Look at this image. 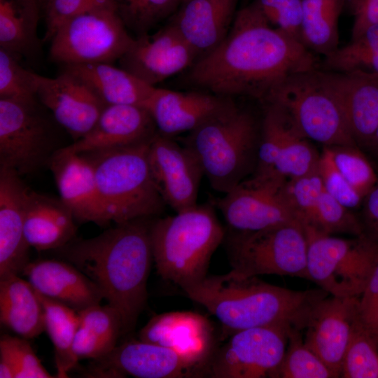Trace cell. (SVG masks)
<instances>
[{"mask_svg":"<svg viewBox=\"0 0 378 378\" xmlns=\"http://www.w3.org/2000/svg\"><path fill=\"white\" fill-rule=\"evenodd\" d=\"M315 64L309 49L271 25L254 3L241 9L224 39L195 62L189 80L217 95L267 102L288 78Z\"/></svg>","mask_w":378,"mask_h":378,"instance_id":"cell-1","label":"cell"},{"mask_svg":"<svg viewBox=\"0 0 378 378\" xmlns=\"http://www.w3.org/2000/svg\"><path fill=\"white\" fill-rule=\"evenodd\" d=\"M153 218L115 224L90 239H74L56 249L85 274L118 313L122 335L133 330L147 301V281L153 260Z\"/></svg>","mask_w":378,"mask_h":378,"instance_id":"cell-2","label":"cell"},{"mask_svg":"<svg viewBox=\"0 0 378 378\" xmlns=\"http://www.w3.org/2000/svg\"><path fill=\"white\" fill-rule=\"evenodd\" d=\"M206 308L230 335L258 327L296 328L304 330L314 305L329 294L321 288L294 290L245 276L233 270L206 276L183 290Z\"/></svg>","mask_w":378,"mask_h":378,"instance_id":"cell-3","label":"cell"},{"mask_svg":"<svg viewBox=\"0 0 378 378\" xmlns=\"http://www.w3.org/2000/svg\"><path fill=\"white\" fill-rule=\"evenodd\" d=\"M225 235L214 209L207 204L153 219L150 237L158 274L183 290L202 281Z\"/></svg>","mask_w":378,"mask_h":378,"instance_id":"cell-4","label":"cell"},{"mask_svg":"<svg viewBox=\"0 0 378 378\" xmlns=\"http://www.w3.org/2000/svg\"><path fill=\"white\" fill-rule=\"evenodd\" d=\"M260 125L232 101L189 132L184 141L212 188L223 194L252 175L257 163Z\"/></svg>","mask_w":378,"mask_h":378,"instance_id":"cell-5","label":"cell"},{"mask_svg":"<svg viewBox=\"0 0 378 378\" xmlns=\"http://www.w3.org/2000/svg\"><path fill=\"white\" fill-rule=\"evenodd\" d=\"M150 141L83 154L93 165L108 223L153 218L163 211L166 204L149 164Z\"/></svg>","mask_w":378,"mask_h":378,"instance_id":"cell-6","label":"cell"},{"mask_svg":"<svg viewBox=\"0 0 378 378\" xmlns=\"http://www.w3.org/2000/svg\"><path fill=\"white\" fill-rule=\"evenodd\" d=\"M267 103L280 107L300 134L323 147L357 146L321 71L314 69L290 76Z\"/></svg>","mask_w":378,"mask_h":378,"instance_id":"cell-7","label":"cell"},{"mask_svg":"<svg viewBox=\"0 0 378 378\" xmlns=\"http://www.w3.org/2000/svg\"><path fill=\"white\" fill-rule=\"evenodd\" d=\"M115 0H99L62 23L50 40L49 58L60 65L119 60L134 41Z\"/></svg>","mask_w":378,"mask_h":378,"instance_id":"cell-8","label":"cell"},{"mask_svg":"<svg viewBox=\"0 0 378 378\" xmlns=\"http://www.w3.org/2000/svg\"><path fill=\"white\" fill-rule=\"evenodd\" d=\"M309 280L335 297H359L378 262V242L363 234L352 239L304 227Z\"/></svg>","mask_w":378,"mask_h":378,"instance_id":"cell-9","label":"cell"},{"mask_svg":"<svg viewBox=\"0 0 378 378\" xmlns=\"http://www.w3.org/2000/svg\"><path fill=\"white\" fill-rule=\"evenodd\" d=\"M226 241L232 270L241 275L275 274L309 280L307 239L300 223L252 232L232 231Z\"/></svg>","mask_w":378,"mask_h":378,"instance_id":"cell-10","label":"cell"},{"mask_svg":"<svg viewBox=\"0 0 378 378\" xmlns=\"http://www.w3.org/2000/svg\"><path fill=\"white\" fill-rule=\"evenodd\" d=\"M44 108L38 99H0V168L22 176L48 164L58 149L55 148V120Z\"/></svg>","mask_w":378,"mask_h":378,"instance_id":"cell-11","label":"cell"},{"mask_svg":"<svg viewBox=\"0 0 378 378\" xmlns=\"http://www.w3.org/2000/svg\"><path fill=\"white\" fill-rule=\"evenodd\" d=\"M287 181L276 174H253L218 199L216 204L234 232L301 224L287 194Z\"/></svg>","mask_w":378,"mask_h":378,"instance_id":"cell-12","label":"cell"},{"mask_svg":"<svg viewBox=\"0 0 378 378\" xmlns=\"http://www.w3.org/2000/svg\"><path fill=\"white\" fill-rule=\"evenodd\" d=\"M290 328L258 327L232 334L223 346L214 351L206 375L214 378H274L287 347Z\"/></svg>","mask_w":378,"mask_h":378,"instance_id":"cell-13","label":"cell"},{"mask_svg":"<svg viewBox=\"0 0 378 378\" xmlns=\"http://www.w3.org/2000/svg\"><path fill=\"white\" fill-rule=\"evenodd\" d=\"M91 371L97 377L184 378L206 375V368L178 352L142 340L127 341L94 360Z\"/></svg>","mask_w":378,"mask_h":378,"instance_id":"cell-14","label":"cell"},{"mask_svg":"<svg viewBox=\"0 0 378 378\" xmlns=\"http://www.w3.org/2000/svg\"><path fill=\"white\" fill-rule=\"evenodd\" d=\"M152 176L164 203L176 213L197 204L203 171L192 153L158 132L150 143Z\"/></svg>","mask_w":378,"mask_h":378,"instance_id":"cell-15","label":"cell"},{"mask_svg":"<svg viewBox=\"0 0 378 378\" xmlns=\"http://www.w3.org/2000/svg\"><path fill=\"white\" fill-rule=\"evenodd\" d=\"M197 57L169 24L153 34H145L134 38L118 62L120 67L155 87L192 65Z\"/></svg>","mask_w":378,"mask_h":378,"instance_id":"cell-16","label":"cell"},{"mask_svg":"<svg viewBox=\"0 0 378 378\" xmlns=\"http://www.w3.org/2000/svg\"><path fill=\"white\" fill-rule=\"evenodd\" d=\"M330 296L314 305L304 329V341L335 377H340L343 356L359 316V297Z\"/></svg>","mask_w":378,"mask_h":378,"instance_id":"cell-17","label":"cell"},{"mask_svg":"<svg viewBox=\"0 0 378 378\" xmlns=\"http://www.w3.org/2000/svg\"><path fill=\"white\" fill-rule=\"evenodd\" d=\"M36 95L74 141L95 125L106 106L82 82L60 71L55 78L36 74Z\"/></svg>","mask_w":378,"mask_h":378,"instance_id":"cell-18","label":"cell"},{"mask_svg":"<svg viewBox=\"0 0 378 378\" xmlns=\"http://www.w3.org/2000/svg\"><path fill=\"white\" fill-rule=\"evenodd\" d=\"M139 340L169 348L206 368L214 354V334L210 321L191 312L155 315L141 328Z\"/></svg>","mask_w":378,"mask_h":378,"instance_id":"cell-19","label":"cell"},{"mask_svg":"<svg viewBox=\"0 0 378 378\" xmlns=\"http://www.w3.org/2000/svg\"><path fill=\"white\" fill-rule=\"evenodd\" d=\"M49 167L59 198L71 211L76 220L108 224L99 195L94 169L83 154L58 149L50 158Z\"/></svg>","mask_w":378,"mask_h":378,"instance_id":"cell-20","label":"cell"},{"mask_svg":"<svg viewBox=\"0 0 378 378\" xmlns=\"http://www.w3.org/2000/svg\"><path fill=\"white\" fill-rule=\"evenodd\" d=\"M157 133L148 110L134 105L106 106L85 136L62 148L84 154L150 141Z\"/></svg>","mask_w":378,"mask_h":378,"instance_id":"cell-21","label":"cell"},{"mask_svg":"<svg viewBox=\"0 0 378 378\" xmlns=\"http://www.w3.org/2000/svg\"><path fill=\"white\" fill-rule=\"evenodd\" d=\"M214 93L178 92L155 88L145 108L157 132L172 137L194 130L225 108L232 100Z\"/></svg>","mask_w":378,"mask_h":378,"instance_id":"cell-22","label":"cell"},{"mask_svg":"<svg viewBox=\"0 0 378 378\" xmlns=\"http://www.w3.org/2000/svg\"><path fill=\"white\" fill-rule=\"evenodd\" d=\"M321 73L341 106L354 140L368 149L378 127V75Z\"/></svg>","mask_w":378,"mask_h":378,"instance_id":"cell-23","label":"cell"},{"mask_svg":"<svg viewBox=\"0 0 378 378\" xmlns=\"http://www.w3.org/2000/svg\"><path fill=\"white\" fill-rule=\"evenodd\" d=\"M29 189L16 172L0 168V279L22 274L29 262L24 214Z\"/></svg>","mask_w":378,"mask_h":378,"instance_id":"cell-24","label":"cell"},{"mask_svg":"<svg viewBox=\"0 0 378 378\" xmlns=\"http://www.w3.org/2000/svg\"><path fill=\"white\" fill-rule=\"evenodd\" d=\"M27 281L41 295L77 312L100 304L99 287L85 274L64 260L29 261L23 270Z\"/></svg>","mask_w":378,"mask_h":378,"instance_id":"cell-25","label":"cell"},{"mask_svg":"<svg viewBox=\"0 0 378 378\" xmlns=\"http://www.w3.org/2000/svg\"><path fill=\"white\" fill-rule=\"evenodd\" d=\"M235 4L236 0H182L170 24L201 57L227 35Z\"/></svg>","mask_w":378,"mask_h":378,"instance_id":"cell-26","label":"cell"},{"mask_svg":"<svg viewBox=\"0 0 378 378\" xmlns=\"http://www.w3.org/2000/svg\"><path fill=\"white\" fill-rule=\"evenodd\" d=\"M76 219L61 199L30 190L24 214V232L30 248L56 250L76 237Z\"/></svg>","mask_w":378,"mask_h":378,"instance_id":"cell-27","label":"cell"},{"mask_svg":"<svg viewBox=\"0 0 378 378\" xmlns=\"http://www.w3.org/2000/svg\"><path fill=\"white\" fill-rule=\"evenodd\" d=\"M61 66V71L76 77L106 106L134 105L145 108L156 87L150 85L112 64L80 63Z\"/></svg>","mask_w":378,"mask_h":378,"instance_id":"cell-28","label":"cell"},{"mask_svg":"<svg viewBox=\"0 0 378 378\" xmlns=\"http://www.w3.org/2000/svg\"><path fill=\"white\" fill-rule=\"evenodd\" d=\"M0 321L26 339L38 337L45 330L44 309L38 294L19 275L0 279Z\"/></svg>","mask_w":378,"mask_h":378,"instance_id":"cell-29","label":"cell"},{"mask_svg":"<svg viewBox=\"0 0 378 378\" xmlns=\"http://www.w3.org/2000/svg\"><path fill=\"white\" fill-rule=\"evenodd\" d=\"M40 0H0V48L19 60L35 59L41 52L38 25Z\"/></svg>","mask_w":378,"mask_h":378,"instance_id":"cell-30","label":"cell"},{"mask_svg":"<svg viewBox=\"0 0 378 378\" xmlns=\"http://www.w3.org/2000/svg\"><path fill=\"white\" fill-rule=\"evenodd\" d=\"M38 294L44 309L45 330L55 348L57 377H68V372L78 363L72 352L73 342L79 326L78 312Z\"/></svg>","mask_w":378,"mask_h":378,"instance_id":"cell-31","label":"cell"},{"mask_svg":"<svg viewBox=\"0 0 378 378\" xmlns=\"http://www.w3.org/2000/svg\"><path fill=\"white\" fill-rule=\"evenodd\" d=\"M343 0H302V41L326 55L337 48L338 18Z\"/></svg>","mask_w":378,"mask_h":378,"instance_id":"cell-32","label":"cell"},{"mask_svg":"<svg viewBox=\"0 0 378 378\" xmlns=\"http://www.w3.org/2000/svg\"><path fill=\"white\" fill-rule=\"evenodd\" d=\"M341 377L378 378V337L359 316L343 356Z\"/></svg>","mask_w":378,"mask_h":378,"instance_id":"cell-33","label":"cell"},{"mask_svg":"<svg viewBox=\"0 0 378 378\" xmlns=\"http://www.w3.org/2000/svg\"><path fill=\"white\" fill-rule=\"evenodd\" d=\"M28 339L3 335L0 338L1 378H51Z\"/></svg>","mask_w":378,"mask_h":378,"instance_id":"cell-34","label":"cell"},{"mask_svg":"<svg viewBox=\"0 0 378 378\" xmlns=\"http://www.w3.org/2000/svg\"><path fill=\"white\" fill-rule=\"evenodd\" d=\"M300 330L291 328L287 347L274 378H335L325 363L304 343Z\"/></svg>","mask_w":378,"mask_h":378,"instance_id":"cell-35","label":"cell"},{"mask_svg":"<svg viewBox=\"0 0 378 378\" xmlns=\"http://www.w3.org/2000/svg\"><path fill=\"white\" fill-rule=\"evenodd\" d=\"M328 148L337 169L347 182L365 198L377 184L378 175L359 147L335 146Z\"/></svg>","mask_w":378,"mask_h":378,"instance_id":"cell-36","label":"cell"},{"mask_svg":"<svg viewBox=\"0 0 378 378\" xmlns=\"http://www.w3.org/2000/svg\"><path fill=\"white\" fill-rule=\"evenodd\" d=\"M309 227L317 232L332 234H349L360 236L364 234L360 221L351 209L342 205L323 189Z\"/></svg>","mask_w":378,"mask_h":378,"instance_id":"cell-37","label":"cell"},{"mask_svg":"<svg viewBox=\"0 0 378 378\" xmlns=\"http://www.w3.org/2000/svg\"><path fill=\"white\" fill-rule=\"evenodd\" d=\"M179 0H115L118 13L127 28L137 36L148 34L176 8Z\"/></svg>","mask_w":378,"mask_h":378,"instance_id":"cell-38","label":"cell"},{"mask_svg":"<svg viewBox=\"0 0 378 378\" xmlns=\"http://www.w3.org/2000/svg\"><path fill=\"white\" fill-rule=\"evenodd\" d=\"M36 90V74L25 69L18 59L0 48V99L35 102Z\"/></svg>","mask_w":378,"mask_h":378,"instance_id":"cell-39","label":"cell"},{"mask_svg":"<svg viewBox=\"0 0 378 378\" xmlns=\"http://www.w3.org/2000/svg\"><path fill=\"white\" fill-rule=\"evenodd\" d=\"M324 188L318 169L308 174L288 179L286 191L288 198L303 227L309 226Z\"/></svg>","mask_w":378,"mask_h":378,"instance_id":"cell-40","label":"cell"},{"mask_svg":"<svg viewBox=\"0 0 378 378\" xmlns=\"http://www.w3.org/2000/svg\"><path fill=\"white\" fill-rule=\"evenodd\" d=\"M325 56L326 66L334 71L378 75V50L359 46L351 42Z\"/></svg>","mask_w":378,"mask_h":378,"instance_id":"cell-41","label":"cell"},{"mask_svg":"<svg viewBox=\"0 0 378 378\" xmlns=\"http://www.w3.org/2000/svg\"><path fill=\"white\" fill-rule=\"evenodd\" d=\"M255 3L271 25L302 43V0H258Z\"/></svg>","mask_w":378,"mask_h":378,"instance_id":"cell-42","label":"cell"},{"mask_svg":"<svg viewBox=\"0 0 378 378\" xmlns=\"http://www.w3.org/2000/svg\"><path fill=\"white\" fill-rule=\"evenodd\" d=\"M79 325L113 348L122 335V322L118 312L108 304H100L78 312Z\"/></svg>","mask_w":378,"mask_h":378,"instance_id":"cell-43","label":"cell"},{"mask_svg":"<svg viewBox=\"0 0 378 378\" xmlns=\"http://www.w3.org/2000/svg\"><path fill=\"white\" fill-rule=\"evenodd\" d=\"M318 172L325 190L342 205L351 210L363 203L364 198L337 169L328 147L324 146L320 154Z\"/></svg>","mask_w":378,"mask_h":378,"instance_id":"cell-44","label":"cell"},{"mask_svg":"<svg viewBox=\"0 0 378 378\" xmlns=\"http://www.w3.org/2000/svg\"><path fill=\"white\" fill-rule=\"evenodd\" d=\"M99 0H52L45 8L46 32L43 41H50L59 26L89 8Z\"/></svg>","mask_w":378,"mask_h":378,"instance_id":"cell-45","label":"cell"},{"mask_svg":"<svg viewBox=\"0 0 378 378\" xmlns=\"http://www.w3.org/2000/svg\"><path fill=\"white\" fill-rule=\"evenodd\" d=\"M358 314L362 323L374 332L378 326V262L359 296Z\"/></svg>","mask_w":378,"mask_h":378,"instance_id":"cell-46","label":"cell"},{"mask_svg":"<svg viewBox=\"0 0 378 378\" xmlns=\"http://www.w3.org/2000/svg\"><path fill=\"white\" fill-rule=\"evenodd\" d=\"M352 40L372 25L378 24V0H356Z\"/></svg>","mask_w":378,"mask_h":378,"instance_id":"cell-47","label":"cell"},{"mask_svg":"<svg viewBox=\"0 0 378 378\" xmlns=\"http://www.w3.org/2000/svg\"><path fill=\"white\" fill-rule=\"evenodd\" d=\"M363 232L378 242V181L363 200Z\"/></svg>","mask_w":378,"mask_h":378,"instance_id":"cell-48","label":"cell"},{"mask_svg":"<svg viewBox=\"0 0 378 378\" xmlns=\"http://www.w3.org/2000/svg\"><path fill=\"white\" fill-rule=\"evenodd\" d=\"M351 43L365 48L378 50V24L366 28L363 32Z\"/></svg>","mask_w":378,"mask_h":378,"instance_id":"cell-49","label":"cell"},{"mask_svg":"<svg viewBox=\"0 0 378 378\" xmlns=\"http://www.w3.org/2000/svg\"><path fill=\"white\" fill-rule=\"evenodd\" d=\"M376 158H378V127L374 132L371 143L368 148Z\"/></svg>","mask_w":378,"mask_h":378,"instance_id":"cell-50","label":"cell"},{"mask_svg":"<svg viewBox=\"0 0 378 378\" xmlns=\"http://www.w3.org/2000/svg\"><path fill=\"white\" fill-rule=\"evenodd\" d=\"M52 0H40L41 4L43 8V10H44L46 6Z\"/></svg>","mask_w":378,"mask_h":378,"instance_id":"cell-51","label":"cell"},{"mask_svg":"<svg viewBox=\"0 0 378 378\" xmlns=\"http://www.w3.org/2000/svg\"><path fill=\"white\" fill-rule=\"evenodd\" d=\"M374 333L378 337V326L376 328V330H374Z\"/></svg>","mask_w":378,"mask_h":378,"instance_id":"cell-52","label":"cell"}]
</instances>
